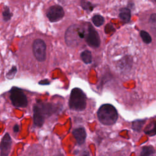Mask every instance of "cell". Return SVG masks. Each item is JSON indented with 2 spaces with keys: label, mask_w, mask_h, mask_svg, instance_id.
I'll return each instance as SVG.
<instances>
[{
  "label": "cell",
  "mask_w": 156,
  "mask_h": 156,
  "mask_svg": "<svg viewBox=\"0 0 156 156\" xmlns=\"http://www.w3.org/2000/svg\"><path fill=\"white\" fill-rule=\"evenodd\" d=\"M54 106L46 102H38L34 106V122L35 126L41 127L44 118L51 115L54 112Z\"/></svg>",
  "instance_id": "6da1fadb"
},
{
  "label": "cell",
  "mask_w": 156,
  "mask_h": 156,
  "mask_svg": "<svg viewBox=\"0 0 156 156\" xmlns=\"http://www.w3.org/2000/svg\"><path fill=\"white\" fill-rule=\"evenodd\" d=\"M97 115L99 121L104 125H112L118 119V112L115 107L111 104L102 105L98 110Z\"/></svg>",
  "instance_id": "7a4b0ae2"
},
{
  "label": "cell",
  "mask_w": 156,
  "mask_h": 156,
  "mask_svg": "<svg viewBox=\"0 0 156 156\" xmlns=\"http://www.w3.org/2000/svg\"><path fill=\"white\" fill-rule=\"evenodd\" d=\"M87 105V98L84 92L79 88L71 90L69 100V106L71 110L76 111L83 110Z\"/></svg>",
  "instance_id": "3957f363"
},
{
  "label": "cell",
  "mask_w": 156,
  "mask_h": 156,
  "mask_svg": "<svg viewBox=\"0 0 156 156\" xmlns=\"http://www.w3.org/2000/svg\"><path fill=\"white\" fill-rule=\"evenodd\" d=\"M85 27H80L78 25L70 26L65 34V40L68 46H74L77 44L79 40L85 38Z\"/></svg>",
  "instance_id": "277c9868"
},
{
  "label": "cell",
  "mask_w": 156,
  "mask_h": 156,
  "mask_svg": "<svg viewBox=\"0 0 156 156\" xmlns=\"http://www.w3.org/2000/svg\"><path fill=\"white\" fill-rule=\"evenodd\" d=\"M10 99L16 107H26L27 105V97L20 88L13 87L10 90Z\"/></svg>",
  "instance_id": "5b68a950"
},
{
  "label": "cell",
  "mask_w": 156,
  "mask_h": 156,
  "mask_svg": "<svg viewBox=\"0 0 156 156\" xmlns=\"http://www.w3.org/2000/svg\"><path fill=\"white\" fill-rule=\"evenodd\" d=\"M85 40L86 43L91 48H98L100 45V37L98 32L94 27L88 23L85 27Z\"/></svg>",
  "instance_id": "8992f818"
},
{
  "label": "cell",
  "mask_w": 156,
  "mask_h": 156,
  "mask_svg": "<svg viewBox=\"0 0 156 156\" xmlns=\"http://www.w3.org/2000/svg\"><path fill=\"white\" fill-rule=\"evenodd\" d=\"M33 53L39 62H44L46 58V44L41 39L34 40L32 45Z\"/></svg>",
  "instance_id": "52a82bcc"
},
{
  "label": "cell",
  "mask_w": 156,
  "mask_h": 156,
  "mask_svg": "<svg viewBox=\"0 0 156 156\" xmlns=\"http://www.w3.org/2000/svg\"><path fill=\"white\" fill-rule=\"evenodd\" d=\"M63 8L59 5H54L50 7L46 12V16L51 22H57L64 16Z\"/></svg>",
  "instance_id": "ba28073f"
},
{
  "label": "cell",
  "mask_w": 156,
  "mask_h": 156,
  "mask_svg": "<svg viewBox=\"0 0 156 156\" xmlns=\"http://www.w3.org/2000/svg\"><path fill=\"white\" fill-rule=\"evenodd\" d=\"M12 144L11 138L9 133H5L1 143V156H8Z\"/></svg>",
  "instance_id": "9c48e42d"
},
{
  "label": "cell",
  "mask_w": 156,
  "mask_h": 156,
  "mask_svg": "<svg viewBox=\"0 0 156 156\" xmlns=\"http://www.w3.org/2000/svg\"><path fill=\"white\" fill-rule=\"evenodd\" d=\"M73 135L79 144H82L85 142L87 133L83 127H78L74 129L73 131Z\"/></svg>",
  "instance_id": "30bf717a"
},
{
  "label": "cell",
  "mask_w": 156,
  "mask_h": 156,
  "mask_svg": "<svg viewBox=\"0 0 156 156\" xmlns=\"http://www.w3.org/2000/svg\"><path fill=\"white\" fill-rule=\"evenodd\" d=\"M119 18L121 21L124 23H128L130 20L131 13L130 10L128 8H122L120 10L119 14Z\"/></svg>",
  "instance_id": "8fae6325"
},
{
  "label": "cell",
  "mask_w": 156,
  "mask_h": 156,
  "mask_svg": "<svg viewBox=\"0 0 156 156\" xmlns=\"http://www.w3.org/2000/svg\"><path fill=\"white\" fill-rule=\"evenodd\" d=\"M155 149L152 146H144L142 148L141 152L139 156H154Z\"/></svg>",
  "instance_id": "7c38bea8"
},
{
  "label": "cell",
  "mask_w": 156,
  "mask_h": 156,
  "mask_svg": "<svg viewBox=\"0 0 156 156\" xmlns=\"http://www.w3.org/2000/svg\"><path fill=\"white\" fill-rule=\"evenodd\" d=\"M80 57L82 61L86 64L91 63L92 62V55L90 51L85 50L83 51L80 54Z\"/></svg>",
  "instance_id": "4fadbf2b"
},
{
  "label": "cell",
  "mask_w": 156,
  "mask_h": 156,
  "mask_svg": "<svg viewBox=\"0 0 156 156\" xmlns=\"http://www.w3.org/2000/svg\"><path fill=\"white\" fill-rule=\"evenodd\" d=\"M145 121L146 119H137L134 121L132 124V129L135 131L140 132L144 126Z\"/></svg>",
  "instance_id": "5bb4252c"
},
{
  "label": "cell",
  "mask_w": 156,
  "mask_h": 156,
  "mask_svg": "<svg viewBox=\"0 0 156 156\" xmlns=\"http://www.w3.org/2000/svg\"><path fill=\"white\" fill-rule=\"evenodd\" d=\"M92 21L96 26L99 27L104 24V18L102 16L100 15H95L92 18Z\"/></svg>",
  "instance_id": "9a60e30c"
},
{
  "label": "cell",
  "mask_w": 156,
  "mask_h": 156,
  "mask_svg": "<svg viewBox=\"0 0 156 156\" xmlns=\"http://www.w3.org/2000/svg\"><path fill=\"white\" fill-rule=\"evenodd\" d=\"M140 36L143 40V41L146 43L149 44L152 41V38L150 35V34L144 30H141L140 32Z\"/></svg>",
  "instance_id": "2e32d148"
},
{
  "label": "cell",
  "mask_w": 156,
  "mask_h": 156,
  "mask_svg": "<svg viewBox=\"0 0 156 156\" xmlns=\"http://www.w3.org/2000/svg\"><path fill=\"white\" fill-rule=\"evenodd\" d=\"M81 6L82 7L88 12H91L93 10L94 7H95L94 5L91 4L90 2L88 1H81Z\"/></svg>",
  "instance_id": "e0dca14e"
},
{
  "label": "cell",
  "mask_w": 156,
  "mask_h": 156,
  "mask_svg": "<svg viewBox=\"0 0 156 156\" xmlns=\"http://www.w3.org/2000/svg\"><path fill=\"white\" fill-rule=\"evenodd\" d=\"M145 133L150 135V136H154L155 134V122H153L152 124H150L144 130Z\"/></svg>",
  "instance_id": "ac0fdd59"
},
{
  "label": "cell",
  "mask_w": 156,
  "mask_h": 156,
  "mask_svg": "<svg viewBox=\"0 0 156 156\" xmlns=\"http://www.w3.org/2000/svg\"><path fill=\"white\" fill-rule=\"evenodd\" d=\"M2 16L4 21L9 20L12 17V13L8 7H5L2 12Z\"/></svg>",
  "instance_id": "d6986e66"
},
{
  "label": "cell",
  "mask_w": 156,
  "mask_h": 156,
  "mask_svg": "<svg viewBox=\"0 0 156 156\" xmlns=\"http://www.w3.org/2000/svg\"><path fill=\"white\" fill-rule=\"evenodd\" d=\"M16 73V68L15 66H13L12 69L7 73L6 76L9 79H12L15 76Z\"/></svg>",
  "instance_id": "ffe728a7"
},
{
  "label": "cell",
  "mask_w": 156,
  "mask_h": 156,
  "mask_svg": "<svg viewBox=\"0 0 156 156\" xmlns=\"http://www.w3.org/2000/svg\"><path fill=\"white\" fill-rule=\"evenodd\" d=\"M156 15L155 13H153L151 15V17H150V23H151V24H152L153 25H155V21H156Z\"/></svg>",
  "instance_id": "44dd1931"
},
{
  "label": "cell",
  "mask_w": 156,
  "mask_h": 156,
  "mask_svg": "<svg viewBox=\"0 0 156 156\" xmlns=\"http://www.w3.org/2000/svg\"><path fill=\"white\" fill-rule=\"evenodd\" d=\"M79 156H90V154H89V152H88V151H87L85 150V151H82V152L80 154Z\"/></svg>",
  "instance_id": "7402d4cb"
},
{
  "label": "cell",
  "mask_w": 156,
  "mask_h": 156,
  "mask_svg": "<svg viewBox=\"0 0 156 156\" xmlns=\"http://www.w3.org/2000/svg\"><path fill=\"white\" fill-rule=\"evenodd\" d=\"M13 131L15 132H18L19 131V126L18 125H15L13 127Z\"/></svg>",
  "instance_id": "603a6c76"
}]
</instances>
